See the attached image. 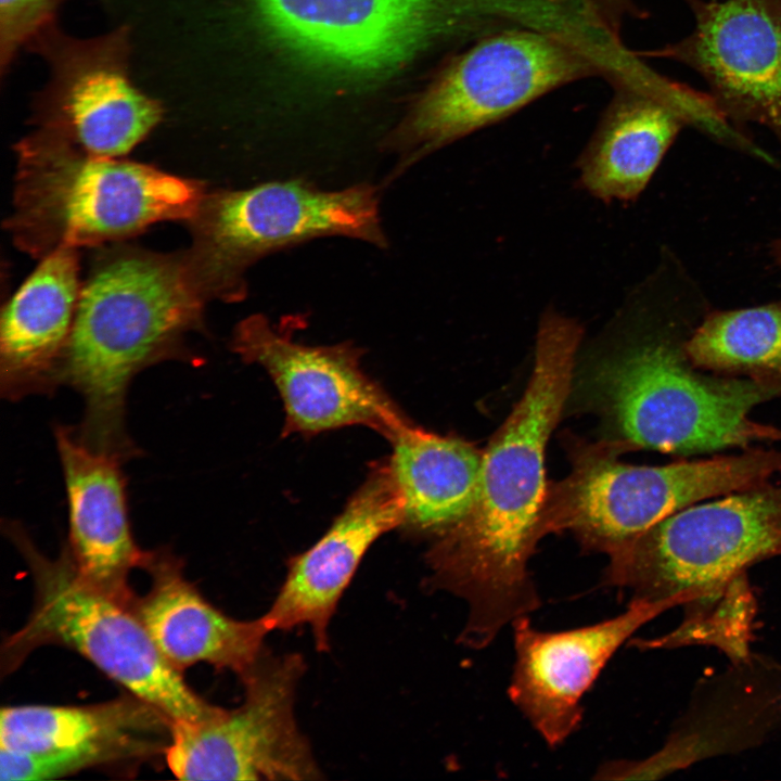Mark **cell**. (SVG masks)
<instances>
[{
  "mask_svg": "<svg viewBox=\"0 0 781 781\" xmlns=\"http://www.w3.org/2000/svg\"><path fill=\"white\" fill-rule=\"evenodd\" d=\"M581 335L574 319L543 313L532 376L482 452L472 505L426 553L428 587L466 604L459 636L466 648L488 646L507 625L541 605L528 563L543 537L545 450L569 392Z\"/></svg>",
  "mask_w": 781,
  "mask_h": 781,
  "instance_id": "1",
  "label": "cell"
},
{
  "mask_svg": "<svg viewBox=\"0 0 781 781\" xmlns=\"http://www.w3.org/2000/svg\"><path fill=\"white\" fill-rule=\"evenodd\" d=\"M633 330L597 360L589 384L628 448L676 456L746 449L758 440V405L781 384L707 374L687 358L684 342L708 311L702 292L666 258L626 303Z\"/></svg>",
  "mask_w": 781,
  "mask_h": 781,
  "instance_id": "2",
  "label": "cell"
},
{
  "mask_svg": "<svg viewBox=\"0 0 781 781\" xmlns=\"http://www.w3.org/2000/svg\"><path fill=\"white\" fill-rule=\"evenodd\" d=\"M206 300L184 254L119 249L98 261L81 285L61 384L81 396L76 430L90 449L121 462L138 454L126 430L132 379L159 361L189 358L184 338L201 330Z\"/></svg>",
  "mask_w": 781,
  "mask_h": 781,
  "instance_id": "3",
  "label": "cell"
},
{
  "mask_svg": "<svg viewBox=\"0 0 781 781\" xmlns=\"http://www.w3.org/2000/svg\"><path fill=\"white\" fill-rule=\"evenodd\" d=\"M16 154L7 227L35 258L123 240L159 221H189L206 192L202 182L90 154L41 128L17 143Z\"/></svg>",
  "mask_w": 781,
  "mask_h": 781,
  "instance_id": "4",
  "label": "cell"
},
{
  "mask_svg": "<svg viewBox=\"0 0 781 781\" xmlns=\"http://www.w3.org/2000/svg\"><path fill=\"white\" fill-rule=\"evenodd\" d=\"M268 39L336 76L389 73L444 38L492 26L555 35L571 0H251Z\"/></svg>",
  "mask_w": 781,
  "mask_h": 781,
  "instance_id": "5",
  "label": "cell"
},
{
  "mask_svg": "<svg viewBox=\"0 0 781 781\" xmlns=\"http://www.w3.org/2000/svg\"><path fill=\"white\" fill-rule=\"evenodd\" d=\"M3 530L29 567L35 596L26 623L2 644V674L39 646L56 644L76 651L171 720L204 721L222 713L190 688L129 606L80 577L67 545L50 559L20 523L5 521Z\"/></svg>",
  "mask_w": 781,
  "mask_h": 781,
  "instance_id": "6",
  "label": "cell"
},
{
  "mask_svg": "<svg viewBox=\"0 0 781 781\" xmlns=\"http://www.w3.org/2000/svg\"><path fill=\"white\" fill-rule=\"evenodd\" d=\"M192 245L188 270L206 302H241L246 272L260 258L324 236L360 240L384 248L387 238L375 187L323 190L303 179L241 190L205 192L187 221Z\"/></svg>",
  "mask_w": 781,
  "mask_h": 781,
  "instance_id": "7",
  "label": "cell"
},
{
  "mask_svg": "<svg viewBox=\"0 0 781 781\" xmlns=\"http://www.w3.org/2000/svg\"><path fill=\"white\" fill-rule=\"evenodd\" d=\"M779 473L781 449L748 447L646 466L619 462L607 447L589 448L564 481L548 488L541 530H569L582 548L611 555L686 507L761 486Z\"/></svg>",
  "mask_w": 781,
  "mask_h": 781,
  "instance_id": "8",
  "label": "cell"
},
{
  "mask_svg": "<svg viewBox=\"0 0 781 781\" xmlns=\"http://www.w3.org/2000/svg\"><path fill=\"white\" fill-rule=\"evenodd\" d=\"M781 555V485L701 501L662 520L610 555L603 585L632 599L687 602L718 592L744 571Z\"/></svg>",
  "mask_w": 781,
  "mask_h": 781,
  "instance_id": "9",
  "label": "cell"
},
{
  "mask_svg": "<svg viewBox=\"0 0 781 781\" xmlns=\"http://www.w3.org/2000/svg\"><path fill=\"white\" fill-rule=\"evenodd\" d=\"M600 75L578 49L551 35L505 28L458 56L419 100L397 136L404 170L575 79Z\"/></svg>",
  "mask_w": 781,
  "mask_h": 781,
  "instance_id": "10",
  "label": "cell"
},
{
  "mask_svg": "<svg viewBox=\"0 0 781 781\" xmlns=\"http://www.w3.org/2000/svg\"><path fill=\"white\" fill-rule=\"evenodd\" d=\"M305 661L261 654L240 678L243 703L204 721L171 720L166 763L182 780H316L321 770L295 702Z\"/></svg>",
  "mask_w": 781,
  "mask_h": 781,
  "instance_id": "11",
  "label": "cell"
},
{
  "mask_svg": "<svg viewBox=\"0 0 781 781\" xmlns=\"http://www.w3.org/2000/svg\"><path fill=\"white\" fill-rule=\"evenodd\" d=\"M31 46L49 66L48 84L36 104L38 128L90 154L120 157L161 121V103L130 77L128 28L78 39L53 23Z\"/></svg>",
  "mask_w": 781,
  "mask_h": 781,
  "instance_id": "12",
  "label": "cell"
},
{
  "mask_svg": "<svg viewBox=\"0 0 781 781\" xmlns=\"http://www.w3.org/2000/svg\"><path fill=\"white\" fill-rule=\"evenodd\" d=\"M261 313L240 321L230 347L245 363L260 366L284 407L282 434L316 435L368 426L389 441L413 424L361 368L363 349L351 343L307 345Z\"/></svg>",
  "mask_w": 781,
  "mask_h": 781,
  "instance_id": "13",
  "label": "cell"
},
{
  "mask_svg": "<svg viewBox=\"0 0 781 781\" xmlns=\"http://www.w3.org/2000/svg\"><path fill=\"white\" fill-rule=\"evenodd\" d=\"M692 30L639 56L697 73L721 116L739 132L764 127L781 152V0H683Z\"/></svg>",
  "mask_w": 781,
  "mask_h": 781,
  "instance_id": "14",
  "label": "cell"
},
{
  "mask_svg": "<svg viewBox=\"0 0 781 781\" xmlns=\"http://www.w3.org/2000/svg\"><path fill=\"white\" fill-rule=\"evenodd\" d=\"M686 602L631 599L616 616L562 631L540 630L529 615L514 619L511 702L549 747L562 745L579 728L582 699L617 650L644 624Z\"/></svg>",
  "mask_w": 781,
  "mask_h": 781,
  "instance_id": "15",
  "label": "cell"
},
{
  "mask_svg": "<svg viewBox=\"0 0 781 781\" xmlns=\"http://www.w3.org/2000/svg\"><path fill=\"white\" fill-rule=\"evenodd\" d=\"M684 126L729 148L744 144L707 92L676 81L663 89L617 88L577 161L581 188L605 203L637 200Z\"/></svg>",
  "mask_w": 781,
  "mask_h": 781,
  "instance_id": "16",
  "label": "cell"
},
{
  "mask_svg": "<svg viewBox=\"0 0 781 781\" xmlns=\"http://www.w3.org/2000/svg\"><path fill=\"white\" fill-rule=\"evenodd\" d=\"M401 523L402 500L388 461L375 462L328 530L289 560L284 580L264 614L271 632L306 626L317 650L328 651L331 620L364 554Z\"/></svg>",
  "mask_w": 781,
  "mask_h": 781,
  "instance_id": "17",
  "label": "cell"
},
{
  "mask_svg": "<svg viewBox=\"0 0 781 781\" xmlns=\"http://www.w3.org/2000/svg\"><path fill=\"white\" fill-rule=\"evenodd\" d=\"M54 437L68 502V542L80 577L97 590L131 606L128 581L145 551L135 542L128 517L123 462L85 445L72 426Z\"/></svg>",
  "mask_w": 781,
  "mask_h": 781,
  "instance_id": "18",
  "label": "cell"
},
{
  "mask_svg": "<svg viewBox=\"0 0 781 781\" xmlns=\"http://www.w3.org/2000/svg\"><path fill=\"white\" fill-rule=\"evenodd\" d=\"M141 568L151 588L130 609L176 669L207 663L241 677L256 664L271 632L264 615L242 620L221 612L185 578L181 560L168 549L145 551Z\"/></svg>",
  "mask_w": 781,
  "mask_h": 781,
  "instance_id": "19",
  "label": "cell"
},
{
  "mask_svg": "<svg viewBox=\"0 0 781 781\" xmlns=\"http://www.w3.org/2000/svg\"><path fill=\"white\" fill-rule=\"evenodd\" d=\"M77 248L41 258L2 311L0 390L4 399L51 393L61 369L81 290Z\"/></svg>",
  "mask_w": 781,
  "mask_h": 781,
  "instance_id": "20",
  "label": "cell"
},
{
  "mask_svg": "<svg viewBox=\"0 0 781 781\" xmlns=\"http://www.w3.org/2000/svg\"><path fill=\"white\" fill-rule=\"evenodd\" d=\"M171 719L129 694L84 706H8L0 714V747L24 753H80L101 764L165 753Z\"/></svg>",
  "mask_w": 781,
  "mask_h": 781,
  "instance_id": "21",
  "label": "cell"
},
{
  "mask_svg": "<svg viewBox=\"0 0 781 781\" xmlns=\"http://www.w3.org/2000/svg\"><path fill=\"white\" fill-rule=\"evenodd\" d=\"M390 444L393 452L387 461L402 500L400 529L433 541L469 512L482 452L458 437L414 424Z\"/></svg>",
  "mask_w": 781,
  "mask_h": 781,
  "instance_id": "22",
  "label": "cell"
},
{
  "mask_svg": "<svg viewBox=\"0 0 781 781\" xmlns=\"http://www.w3.org/2000/svg\"><path fill=\"white\" fill-rule=\"evenodd\" d=\"M684 351L704 372L781 384V299L708 310L687 337Z\"/></svg>",
  "mask_w": 781,
  "mask_h": 781,
  "instance_id": "23",
  "label": "cell"
},
{
  "mask_svg": "<svg viewBox=\"0 0 781 781\" xmlns=\"http://www.w3.org/2000/svg\"><path fill=\"white\" fill-rule=\"evenodd\" d=\"M62 0H0V69H10L18 52L52 25Z\"/></svg>",
  "mask_w": 781,
  "mask_h": 781,
  "instance_id": "24",
  "label": "cell"
},
{
  "mask_svg": "<svg viewBox=\"0 0 781 781\" xmlns=\"http://www.w3.org/2000/svg\"><path fill=\"white\" fill-rule=\"evenodd\" d=\"M760 440L781 441V428L773 425L764 424L761 428Z\"/></svg>",
  "mask_w": 781,
  "mask_h": 781,
  "instance_id": "25",
  "label": "cell"
},
{
  "mask_svg": "<svg viewBox=\"0 0 781 781\" xmlns=\"http://www.w3.org/2000/svg\"><path fill=\"white\" fill-rule=\"evenodd\" d=\"M770 256L773 263L781 267V238L777 239L770 244Z\"/></svg>",
  "mask_w": 781,
  "mask_h": 781,
  "instance_id": "26",
  "label": "cell"
},
{
  "mask_svg": "<svg viewBox=\"0 0 781 781\" xmlns=\"http://www.w3.org/2000/svg\"><path fill=\"white\" fill-rule=\"evenodd\" d=\"M603 1H605V2L607 3V0H603ZM623 1H625V2H626L627 0H623Z\"/></svg>",
  "mask_w": 781,
  "mask_h": 781,
  "instance_id": "27",
  "label": "cell"
}]
</instances>
